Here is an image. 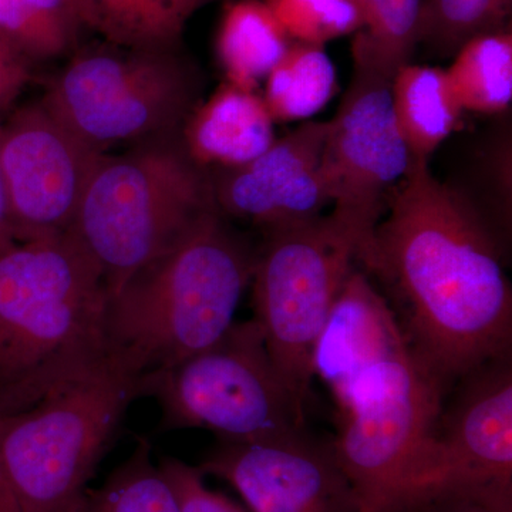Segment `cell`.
Listing matches in <instances>:
<instances>
[{
    "mask_svg": "<svg viewBox=\"0 0 512 512\" xmlns=\"http://www.w3.org/2000/svg\"><path fill=\"white\" fill-rule=\"evenodd\" d=\"M446 73L461 109L490 116L505 113L512 103L511 29L468 42Z\"/></svg>",
    "mask_w": 512,
    "mask_h": 512,
    "instance_id": "22",
    "label": "cell"
},
{
    "mask_svg": "<svg viewBox=\"0 0 512 512\" xmlns=\"http://www.w3.org/2000/svg\"><path fill=\"white\" fill-rule=\"evenodd\" d=\"M83 28L77 0H0V37L29 64L72 52Z\"/></svg>",
    "mask_w": 512,
    "mask_h": 512,
    "instance_id": "21",
    "label": "cell"
},
{
    "mask_svg": "<svg viewBox=\"0 0 512 512\" xmlns=\"http://www.w3.org/2000/svg\"><path fill=\"white\" fill-rule=\"evenodd\" d=\"M394 116L413 160H429L458 126L461 109L446 70L407 63L392 82Z\"/></svg>",
    "mask_w": 512,
    "mask_h": 512,
    "instance_id": "17",
    "label": "cell"
},
{
    "mask_svg": "<svg viewBox=\"0 0 512 512\" xmlns=\"http://www.w3.org/2000/svg\"><path fill=\"white\" fill-rule=\"evenodd\" d=\"M181 140L192 160L207 170L238 167L275 143V120L262 96L227 82L195 107Z\"/></svg>",
    "mask_w": 512,
    "mask_h": 512,
    "instance_id": "16",
    "label": "cell"
},
{
    "mask_svg": "<svg viewBox=\"0 0 512 512\" xmlns=\"http://www.w3.org/2000/svg\"><path fill=\"white\" fill-rule=\"evenodd\" d=\"M292 42L325 46L363 28L356 0H264Z\"/></svg>",
    "mask_w": 512,
    "mask_h": 512,
    "instance_id": "26",
    "label": "cell"
},
{
    "mask_svg": "<svg viewBox=\"0 0 512 512\" xmlns=\"http://www.w3.org/2000/svg\"><path fill=\"white\" fill-rule=\"evenodd\" d=\"M255 261L217 208L205 212L110 299V352L151 376L210 348L234 325Z\"/></svg>",
    "mask_w": 512,
    "mask_h": 512,
    "instance_id": "3",
    "label": "cell"
},
{
    "mask_svg": "<svg viewBox=\"0 0 512 512\" xmlns=\"http://www.w3.org/2000/svg\"><path fill=\"white\" fill-rule=\"evenodd\" d=\"M29 80L30 64L0 37V117L12 109Z\"/></svg>",
    "mask_w": 512,
    "mask_h": 512,
    "instance_id": "28",
    "label": "cell"
},
{
    "mask_svg": "<svg viewBox=\"0 0 512 512\" xmlns=\"http://www.w3.org/2000/svg\"><path fill=\"white\" fill-rule=\"evenodd\" d=\"M158 466L173 487L181 512H251L227 495L208 488L198 467L174 457H161Z\"/></svg>",
    "mask_w": 512,
    "mask_h": 512,
    "instance_id": "27",
    "label": "cell"
},
{
    "mask_svg": "<svg viewBox=\"0 0 512 512\" xmlns=\"http://www.w3.org/2000/svg\"><path fill=\"white\" fill-rule=\"evenodd\" d=\"M200 82L177 49L109 45L74 56L42 103L84 143L106 153L114 144L181 131L198 106Z\"/></svg>",
    "mask_w": 512,
    "mask_h": 512,
    "instance_id": "8",
    "label": "cell"
},
{
    "mask_svg": "<svg viewBox=\"0 0 512 512\" xmlns=\"http://www.w3.org/2000/svg\"><path fill=\"white\" fill-rule=\"evenodd\" d=\"M146 397L160 404V433L204 429L222 441H259L306 430V407L276 370L254 319L146 376Z\"/></svg>",
    "mask_w": 512,
    "mask_h": 512,
    "instance_id": "7",
    "label": "cell"
},
{
    "mask_svg": "<svg viewBox=\"0 0 512 512\" xmlns=\"http://www.w3.org/2000/svg\"><path fill=\"white\" fill-rule=\"evenodd\" d=\"M214 208L210 171L192 160L178 131L104 153L69 232L99 266L111 299Z\"/></svg>",
    "mask_w": 512,
    "mask_h": 512,
    "instance_id": "4",
    "label": "cell"
},
{
    "mask_svg": "<svg viewBox=\"0 0 512 512\" xmlns=\"http://www.w3.org/2000/svg\"><path fill=\"white\" fill-rule=\"evenodd\" d=\"M0 512H22L12 487H10L8 477L0 463Z\"/></svg>",
    "mask_w": 512,
    "mask_h": 512,
    "instance_id": "31",
    "label": "cell"
},
{
    "mask_svg": "<svg viewBox=\"0 0 512 512\" xmlns=\"http://www.w3.org/2000/svg\"><path fill=\"white\" fill-rule=\"evenodd\" d=\"M84 28L109 45L174 50L200 0H77Z\"/></svg>",
    "mask_w": 512,
    "mask_h": 512,
    "instance_id": "19",
    "label": "cell"
},
{
    "mask_svg": "<svg viewBox=\"0 0 512 512\" xmlns=\"http://www.w3.org/2000/svg\"><path fill=\"white\" fill-rule=\"evenodd\" d=\"M409 345L393 309L363 269H352L312 357L313 377L338 403L360 375Z\"/></svg>",
    "mask_w": 512,
    "mask_h": 512,
    "instance_id": "15",
    "label": "cell"
},
{
    "mask_svg": "<svg viewBox=\"0 0 512 512\" xmlns=\"http://www.w3.org/2000/svg\"><path fill=\"white\" fill-rule=\"evenodd\" d=\"M103 154L64 126L42 100L20 107L0 126V170L16 242L72 228Z\"/></svg>",
    "mask_w": 512,
    "mask_h": 512,
    "instance_id": "12",
    "label": "cell"
},
{
    "mask_svg": "<svg viewBox=\"0 0 512 512\" xmlns=\"http://www.w3.org/2000/svg\"><path fill=\"white\" fill-rule=\"evenodd\" d=\"M413 512H494L484 504L464 495H439L421 504Z\"/></svg>",
    "mask_w": 512,
    "mask_h": 512,
    "instance_id": "29",
    "label": "cell"
},
{
    "mask_svg": "<svg viewBox=\"0 0 512 512\" xmlns=\"http://www.w3.org/2000/svg\"><path fill=\"white\" fill-rule=\"evenodd\" d=\"M198 468L231 485L251 512H362L332 443L306 430L268 440H218Z\"/></svg>",
    "mask_w": 512,
    "mask_h": 512,
    "instance_id": "13",
    "label": "cell"
},
{
    "mask_svg": "<svg viewBox=\"0 0 512 512\" xmlns=\"http://www.w3.org/2000/svg\"><path fill=\"white\" fill-rule=\"evenodd\" d=\"M329 121H308L249 163L210 171L215 207L262 231L312 220L330 202L323 157Z\"/></svg>",
    "mask_w": 512,
    "mask_h": 512,
    "instance_id": "14",
    "label": "cell"
},
{
    "mask_svg": "<svg viewBox=\"0 0 512 512\" xmlns=\"http://www.w3.org/2000/svg\"><path fill=\"white\" fill-rule=\"evenodd\" d=\"M212 2V0H200L201 6L204 5V3Z\"/></svg>",
    "mask_w": 512,
    "mask_h": 512,
    "instance_id": "32",
    "label": "cell"
},
{
    "mask_svg": "<svg viewBox=\"0 0 512 512\" xmlns=\"http://www.w3.org/2000/svg\"><path fill=\"white\" fill-rule=\"evenodd\" d=\"M252 275L254 319L279 375L306 407L312 357L357 259L355 237L332 215L264 232Z\"/></svg>",
    "mask_w": 512,
    "mask_h": 512,
    "instance_id": "9",
    "label": "cell"
},
{
    "mask_svg": "<svg viewBox=\"0 0 512 512\" xmlns=\"http://www.w3.org/2000/svg\"><path fill=\"white\" fill-rule=\"evenodd\" d=\"M2 126V123H0ZM18 244L10 222L8 200H6L5 184H3L2 170H0V255L9 251Z\"/></svg>",
    "mask_w": 512,
    "mask_h": 512,
    "instance_id": "30",
    "label": "cell"
},
{
    "mask_svg": "<svg viewBox=\"0 0 512 512\" xmlns=\"http://www.w3.org/2000/svg\"><path fill=\"white\" fill-rule=\"evenodd\" d=\"M512 0H423L417 47L454 57L477 37L511 29Z\"/></svg>",
    "mask_w": 512,
    "mask_h": 512,
    "instance_id": "24",
    "label": "cell"
},
{
    "mask_svg": "<svg viewBox=\"0 0 512 512\" xmlns=\"http://www.w3.org/2000/svg\"><path fill=\"white\" fill-rule=\"evenodd\" d=\"M77 512H181L173 487L153 461V447L137 437L127 460L96 490L89 488Z\"/></svg>",
    "mask_w": 512,
    "mask_h": 512,
    "instance_id": "23",
    "label": "cell"
},
{
    "mask_svg": "<svg viewBox=\"0 0 512 512\" xmlns=\"http://www.w3.org/2000/svg\"><path fill=\"white\" fill-rule=\"evenodd\" d=\"M336 92L338 73L325 46L291 42L266 76L262 99L275 121H299L318 114Z\"/></svg>",
    "mask_w": 512,
    "mask_h": 512,
    "instance_id": "20",
    "label": "cell"
},
{
    "mask_svg": "<svg viewBox=\"0 0 512 512\" xmlns=\"http://www.w3.org/2000/svg\"><path fill=\"white\" fill-rule=\"evenodd\" d=\"M444 403L426 470L409 512L439 495H464L512 512V359L500 357L458 380Z\"/></svg>",
    "mask_w": 512,
    "mask_h": 512,
    "instance_id": "11",
    "label": "cell"
},
{
    "mask_svg": "<svg viewBox=\"0 0 512 512\" xmlns=\"http://www.w3.org/2000/svg\"><path fill=\"white\" fill-rule=\"evenodd\" d=\"M447 396L407 345L357 377L336 403L333 451L362 512L409 511Z\"/></svg>",
    "mask_w": 512,
    "mask_h": 512,
    "instance_id": "6",
    "label": "cell"
},
{
    "mask_svg": "<svg viewBox=\"0 0 512 512\" xmlns=\"http://www.w3.org/2000/svg\"><path fill=\"white\" fill-rule=\"evenodd\" d=\"M393 77L353 56L352 82L329 121L323 171L335 205L330 215L355 237L357 259L369 248L390 194L413 161L394 116Z\"/></svg>",
    "mask_w": 512,
    "mask_h": 512,
    "instance_id": "10",
    "label": "cell"
},
{
    "mask_svg": "<svg viewBox=\"0 0 512 512\" xmlns=\"http://www.w3.org/2000/svg\"><path fill=\"white\" fill-rule=\"evenodd\" d=\"M291 42L264 0H234L224 10L215 46L228 83L255 92Z\"/></svg>",
    "mask_w": 512,
    "mask_h": 512,
    "instance_id": "18",
    "label": "cell"
},
{
    "mask_svg": "<svg viewBox=\"0 0 512 512\" xmlns=\"http://www.w3.org/2000/svg\"><path fill=\"white\" fill-rule=\"evenodd\" d=\"M423 0H356L363 28L353 39L352 56L396 74L412 63L417 49V25Z\"/></svg>",
    "mask_w": 512,
    "mask_h": 512,
    "instance_id": "25",
    "label": "cell"
},
{
    "mask_svg": "<svg viewBox=\"0 0 512 512\" xmlns=\"http://www.w3.org/2000/svg\"><path fill=\"white\" fill-rule=\"evenodd\" d=\"M109 302L99 266L69 231L0 255V416L109 355Z\"/></svg>",
    "mask_w": 512,
    "mask_h": 512,
    "instance_id": "2",
    "label": "cell"
},
{
    "mask_svg": "<svg viewBox=\"0 0 512 512\" xmlns=\"http://www.w3.org/2000/svg\"><path fill=\"white\" fill-rule=\"evenodd\" d=\"M146 376L109 352L23 412L0 416V463L22 512H77Z\"/></svg>",
    "mask_w": 512,
    "mask_h": 512,
    "instance_id": "5",
    "label": "cell"
},
{
    "mask_svg": "<svg viewBox=\"0 0 512 512\" xmlns=\"http://www.w3.org/2000/svg\"><path fill=\"white\" fill-rule=\"evenodd\" d=\"M503 239L470 197L413 160L357 259L383 286L414 355L447 394L510 356L512 288Z\"/></svg>",
    "mask_w": 512,
    "mask_h": 512,
    "instance_id": "1",
    "label": "cell"
}]
</instances>
